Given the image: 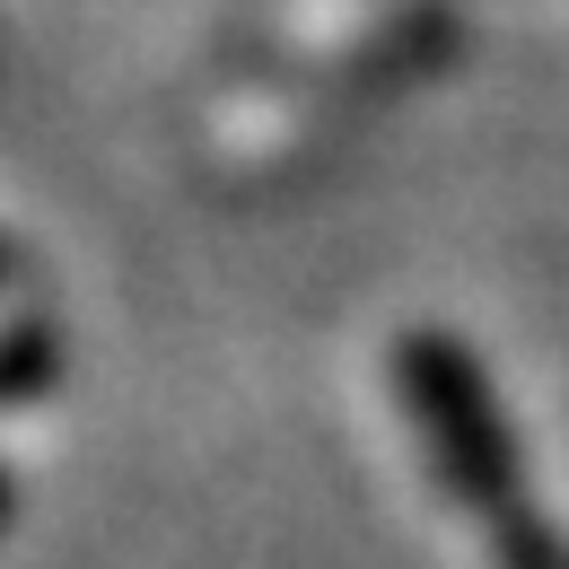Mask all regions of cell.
I'll return each instance as SVG.
<instances>
[{
  "mask_svg": "<svg viewBox=\"0 0 569 569\" xmlns=\"http://www.w3.org/2000/svg\"><path fill=\"white\" fill-rule=\"evenodd\" d=\"M386 377H395L403 429L421 447L438 499L482 526V561L491 569H569L561 526L526 499L517 429H508V403H499L491 368L465 351L447 325H412L386 351Z\"/></svg>",
  "mask_w": 569,
  "mask_h": 569,
  "instance_id": "1",
  "label": "cell"
},
{
  "mask_svg": "<svg viewBox=\"0 0 569 569\" xmlns=\"http://www.w3.org/2000/svg\"><path fill=\"white\" fill-rule=\"evenodd\" d=\"M465 44H473L465 0H395L386 18L359 27L333 62L307 71L298 106H289V132H298V141L351 132V123H368V114H386V106H403V97L438 88V79L465 62Z\"/></svg>",
  "mask_w": 569,
  "mask_h": 569,
  "instance_id": "2",
  "label": "cell"
},
{
  "mask_svg": "<svg viewBox=\"0 0 569 569\" xmlns=\"http://www.w3.org/2000/svg\"><path fill=\"white\" fill-rule=\"evenodd\" d=\"M0 272H9V246H0Z\"/></svg>",
  "mask_w": 569,
  "mask_h": 569,
  "instance_id": "3",
  "label": "cell"
}]
</instances>
